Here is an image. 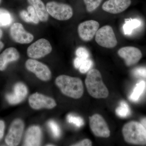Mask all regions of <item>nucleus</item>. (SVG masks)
<instances>
[{"instance_id": "39448f33", "label": "nucleus", "mask_w": 146, "mask_h": 146, "mask_svg": "<svg viewBox=\"0 0 146 146\" xmlns=\"http://www.w3.org/2000/svg\"><path fill=\"white\" fill-rule=\"evenodd\" d=\"M95 40L100 46L107 48H115L117 41L112 27L106 25L98 30L95 35Z\"/></svg>"}, {"instance_id": "9d476101", "label": "nucleus", "mask_w": 146, "mask_h": 146, "mask_svg": "<svg viewBox=\"0 0 146 146\" xmlns=\"http://www.w3.org/2000/svg\"><path fill=\"white\" fill-rule=\"evenodd\" d=\"M100 24L94 20L84 21L79 24L78 32L80 37L84 42L91 41L99 29Z\"/></svg>"}, {"instance_id": "6ab92c4d", "label": "nucleus", "mask_w": 146, "mask_h": 146, "mask_svg": "<svg viewBox=\"0 0 146 146\" xmlns=\"http://www.w3.org/2000/svg\"><path fill=\"white\" fill-rule=\"evenodd\" d=\"M146 88V83L144 80H141L136 84L132 93L129 96V100L133 102L138 101L143 94Z\"/></svg>"}, {"instance_id": "2eb2a0df", "label": "nucleus", "mask_w": 146, "mask_h": 146, "mask_svg": "<svg viewBox=\"0 0 146 146\" xmlns=\"http://www.w3.org/2000/svg\"><path fill=\"white\" fill-rule=\"evenodd\" d=\"M42 137V130L40 127L38 126H32L27 131L24 139V145H40Z\"/></svg>"}, {"instance_id": "f3484780", "label": "nucleus", "mask_w": 146, "mask_h": 146, "mask_svg": "<svg viewBox=\"0 0 146 146\" xmlns=\"http://www.w3.org/2000/svg\"><path fill=\"white\" fill-rule=\"evenodd\" d=\"M20 58V54L16 48L13 47L7 48L0 55V71L5 70L10 62L16 61Z\"/></svg>"}, {"instance_id": "cd10ccee", "label": "nucleus", "mask_w": 146, "mask_h": 146, "mask_svg": "<svg viewBox=\"0 0 146 146\" xmlns=\"http://www.w3.org/2000/svg\"><path fill=\"white\" fill-rule=\"evenodd\" d=\"M27 10L31 18L32 23L35 24H38L39 23V19L34 7L32 6H29Z\"/></svg>"}, {"instance_id": "bb28decb", "label": "nucleus", "mask_w": 146, "mask_h": 146, "mask_svg": "<svg viewBox=\"0 0 146 146\" xmlns=\"http://www.w3.org/2000/svg\"><path fill=\"white\" fill-rule=\"evenodd\" d=\"M77 57L84 59H87L89 57V53L88 50L83 47H79L76 52Z\"/></svg>"}, {"instance_id": "f257e3e1", "label": "nucleus", "mask_w": 146, "mask_h": 146, "mask_svg": "<svg viewBox=\"0 0 146 146\" xmlns=\"http://www.w3.org/2000/svg\"><path fill=\"white\" fill-rule=\"evenodd\" d=\"M55 84L62 94L67 96L77 99L83 95V83L78 78L62 75L56 79Z\"/></svg>"}, {"instance_id": "2f4dec72", "label": "nucleus", "mask_w": 146, "mask_h": 146, "mask_svg": "<svg viewBox=\"0 0 146 146\" xmlns=\"http://www.w3.org/2000/svg\"><path fill=\"white\" fill-rule=\"evenodd\" d=\"M85 60L86 59H82L80 57L76 58L74 60V65L75 68L76 69H79L83 61Z\"/></svg>"}, {"instance_id": "f03ea898", "label": "nucleus", "mask_w": 146, "mask_h": 146, "mask_svg": "<svg viewBox=\"0 0 146 146\" xmlns=\"http://www.w3.org/2000/svg\"><path fill=\"white\" fill-rule=\"evenodd\" d=\"M85 85L88 93L93 98H106L109 91L103 82L101 73L96 69H92L87 74Z\"/></svg>"}, {"instance_id": "9b49d317", "label": "nucleus", "mask_w": 146, "mask_h": 146, "mask_svg": "<svg viewBox=\"0 0 146 146\" xmlns=\"http://www.w3.org/2000/svg\"><path fill=\"white\" fill-rule=\"evenodd\" d=\"M29 102L31 108L36 110L42 108L52 109L56 106L55 101L52 98L38 93L33 94L29 97Z\"/></svg>"}, {"instance_id": "6e6552de", "label": "nucleus", "mask_w": 146, "mask_h": 146, "mask_svg": "<svg viewBox=\"0 0 146 146\" xmlns=\"http://www.w3.org/2000/svg\"><path fill=\"white\" fill-rule=\"evenodd\" d=\"M25 67L28 70L34 74L42 81H48L51 78V72L48 67L37 60L28 59L26 62Z\"/></svg>"}, {"instance_id": "5701e85b", "label": "nucleus", "mask_w": 146, "mask_h": 146, "mask_svg": "<svg viewBox=\"0 0 146 146\" xmlns=\"http://www.w3.org/2000/svg\"><path fill=\"white\" fill-rule=\"evenodd\" d=\"M103 0H83L86 6V11L91 13L96 10L100 5Z\"/></svg>"}, {"instance_id": "423d86ee", "label": "nucleus", "mask_w": 146, "mask_h": 146, "mask_svg": "<svg viewBox=\"0 0 146 146\" xmlns=\"http://www.w3.org/2000/svg\"><path fill=\"white\" fill-rule=\"evenodd\" d=\"M52 51V47L50 42L42 38L33 43L28 48L27 54L31 58L37 59L44 57Z\"/></svg>"}, {"instance_id": "473e14b6", "label": "nucleus", "mask_w": 146, "mask_h": 146, "mask_svg": "<svg viewBox=\"0 0 146 146\" xmlns=\"http://www.w3.org/2000/svg\"><path fill=\"white\" fill-rule=\"evenodd\" d=\"M5 124L3 121L0 120V141L3 138L4 133Z\"/></svg>"}, {"instance_id": "7c9ffc66", "label": "nucleus", "mask_w": 146, "mask_h": 146, "mask_svg": "<svg viewBox=\"0 0 146 146\" xmlns=\"http://www.w3.org/2000/svg\"><path fill=\"white\" fill-rule=\"evenodd\" d=\"M92 145V142L90 140L85 139L78 143L72 145L74 146H89Z\"/></svg>"}, {"instance_id": "4468645a", "label": "nucleus", "mask_w": 146, "mask_h": 146, "mask_svg": "<svg viewBox=\"0 0 146 146\" xmlns=\"http://www.w3.org/2000/svg\"><path fill=\"white\" fill-rule=\"evenodd\" d=\"M131 0H107L102 6L103 10L112 14L122 13L131 4Z\"/></svg>"}, {"instance_id": "c756f323", "label": "nucleus", "mask_w": 146, "mask_h": 146, "mask_svg": "<svg viewBox=\"0 0 146 146\" xmlns=\"http://www.w3.org/2000/svg\"><path fill=\"white\" fill-rule=\"evenodd\" d=\"M20 16L21 18L27 23H31V18L28 12L25 10H23L20 12Z\"/></svg>"}, {"instance_id": "412c9836", "label": "nucleus", "mask_w": 146, "mask_h": 146, "mask_svg": "<svg viewBox=\"0 0 146 146\" xmlns=\"http://www.w3.org/2000/svg\"><path fill=\"white\" fill-rule=\"evenodd\" d=\"M13 20L9 11L3 9H0V27L9 26L12 23Z\"/></svg>"}, {"instance_id": "4c0bfd02", "label": "nucleus", "mask_w": 146, "mask_h": 146, "mask_svg": "<svg viewBox=\"0 0 146 146\" xmlns=\"http://www.w3.org/2000/svg\"><path fill=\"white\" fill-rule=\"evenodd\" d=\"M1 0H0V3L1 2Z\"/></svg>"}, {"instance_id": "f704fd0d", "label": "nucleus", "mask_w": 146, "mask_h": 146, "mask_svg": "<svg viewBox=\"0 0 146 146\" xmlns=\"http://www.w3.org/2000/svg\"><path fill=\"white\" fill-rule=\"evenodd\" d=\"M4 46V44L0 40V52L3 49Z\"/></svg>"}, {"instance_id": "a878e982", "label": "nucleus", "mask_w": 146, "mask_h": 146, "mask_svg": "<svg viewBox=\"0 0 146 146\" xmlns=\"http://www.w3.org/2000/svg\"><path fill=\"white\" fill-rule=\"evenodd\" d=\"M93 63L90 59H86L83 61L81 64L79 69L80 72L82 74H85L88 72L93 65Z\"/></svg>"}, {"instance_id": "c9c22d12", "label": "nucleus", "mask_w": 146, "mask_h": 146, "mask_svg": "<svg viewBox=\"0 0 146 146\" xmlns=\"http://www.w3.org/2000/svg\"><path fill=\"white\" fill-rule=\"evenodd\" d=\"M3 35V32L2 30L0 29V39H1V38L2 37Z\"/></svg>"}, {"instance_id": "dca6fc26", "label": "nucleus", "mask_w": 146, "mask_h": 146, "mask_svg": "<svg viewBox=\"0 0 146 146\" xmlns=\"http://www.w3.org/2000/svg\"><path fill=\"white\" fill-rule=\"evenodd\" d=\"M28 94V89L23 83L18 82L14 87L13 94H7L6 98L11 104H18L23 101Z\"/></svg>"}, {"instance_id": "ddd939ff", "label": "nucleus", "mask_w": 146, "mask_h": 146, "mask_svg": "<svg viewBox=\"0 0 146 146\" xmlns=\"http://www.w3.org/2000/svg\"><path fill=\"white\" fill-rule=\"evenodd\" d=\"M117 53L119 56L125 60L126 65L127 66L136 64L142 57L141 51L134 47H122L119 50Z\"/></svg>"}, {"instance_id": "7ed1b4c3", "label": "nucleus", "mask_w": 146, "mask_h": 146, "mask_svg": "<svg viewBox=\"0 0 146 146\" xmlns=\"http://www.w3.org/2000/svg\"><path fill=\"white\" fill-rule=\"evenodd\" d=\"M122 133L129 143L146 145V129L141 123L134 121L127 123L123 128Z\"/></svg>"}, {"instance_id": "f8f14e48", "label": "nucleus", "mask_w": 146, "mask_h": 146, "mask_svg": "<svg viewBox=\"0 0 146 146\" xmlns=\"http://www.w3.org/2000/svg\"><path fill=\"white\" fill-rule=\"evenodd\" d=\"M10 34L14 42L21 44H28L32 42L34 36L26 31L20 23L13 24L10 29Z\"/></svg>"}, {"instance_id": "e433bc0d", "label": "nucleus", "mask_w": 146, "mask_h": 146, "mask_svg": "<svg viewBox=\"0 0 146 146\" xmlns=\"http://www.w3.org/2000/svg\"><path fill=\"white\" fill-rule=\"evenodd\" d=\"M46 146H54V145H53L52 144H48Z\"/></svg>"}, {"instance_id": "20e7f679", "label": "nucleus", "mask_w": 146, "mask_h": 146, "mask_svg": "<svg viewBox=\"0 0 146 146\" xmlns=\"http://www.w3.org/2000/svg\"><path fill=\"white\" fill-rule=\"evenodd\" d=\"M46 8L49 14L58 21H67L70 19L73 15L72 7L67 4L49 2L47 3Z\"/></svg>"}, {"instance_id": "c85d7f7f", "label": "nucleus", "mask_w": 146, "mask_h": 146, "mask_svg": "<svg viewBox=\"0 0 146 146\" xmlns=\"http://www.w3.org/2000/svg\"><path fill=\"white\" fill-rule=\"evenodd\" d=\"M133 74L137 77L146 78V68L140 67L136 68L133 71Z\"/></svg>"}, {"instance_id": "0eeeda50", "label": "nucleus", "mask_w": 146, "mask_h": 146, "mask_svg": "<svg viewBox=\"0 0 146 146\" xmlns=\"http://www.w3.org/2000/svg\"><path fill=\"white\" fill-rule=\"evenodd\" d=\"M24 128L25 123L21 119H16L12 122L5 139L7 145L16 146L19 145L22 139Z\"/></svg>"}, {"instance_id": "4be33fe9", "label": "nucleus", "mask_w": 146, "mask_h": 146, "mask_svg": "<svg viewBox=\"0 0 146 146\" xmlns=\"http://www.w3.org/2000/svg\"><path fill=\"white\" fill-rule=\"evenodd\" d=\"M117 115L120 117H126L130 114V110L127 104L122 101L120 103V106L116 109Z\"/></svg>"}, {"instance_id": "a211bd4d", "label": "nucleus", "mask_w": 146, "mask_h": 146, "mask_svg": "<svg viewBox=\"0 0 146 146\" xmlns=\"http://www.w3.org/2000/svg\"><path fill=\"white\" fill-rule=\"evenodd\" d=\"M30 4L32 6L36 11L40 21L46 22L49 18V13L44 3L41 0H27Z\"/></svg>"}, {"instance_id": "72a5a7b5", "label": "nucleus", "mask_w": 146, "mask_h": 146, "mask_svg": "<svg viewBox=\"0 0 146 146\" xmlns=\"http://www.w3.org/2000/svg\"><path fill=\"white\" fill-rule=\"evenodd\" d=\"M141 123L143 126L146 129V117L143 118L141 120Z\"/></svg>"}, {"instance_id": "b1692460", "label": "nucleus", "mask_w": 146, "mask_h": 146, "mask_svg": "<svg viewBox=\"0 0 146 146\" xmlns=\"http://www.w3.org/2000/svg\"><path fill=\"white\" fill-rule=\"evenodd\" d=\"M67 120L68 122L76 126L80 127L84 124V121L81 117L74 116L72 114L68 115L67 116Z\"/></svg>"}, {"instance_id": "393cba45", "label": "nucleus", "mask_w": 146, "mask_h": 146, "mask_svg": "<svg viewBox=\"0 0 146 146\" xmlns=\"http://www.w3.org/2000/svg\"><path fill=\"white\" fill-rule=\"evenodd\" d=\"M48 125L54 137L56 138H58L60 136L61 131L58 125L54 121H50L48 123Z\"/></svg>"}, {"instance_id": "aec40b11", "label": "nucleus", "mask_w": 146, "mask_h": 146, "mask_svg": "<svg viewBox=\"0 0 146 146\" xmlns=\"http://www.w3.org/2000/svg\"><path fill=\"white\" fill-rule=\"evenodd\" d=\"M141 25V21L138 19H131L127 20L123 26L124 33L126 35H129L134 29L139 27Z\"/></svg>"}, {"instance_id": "1a4fd4ad", "label": "nucleus", "mask_w": 146, "mask_h": 146, "mask_svg": "<svg viewBox=\"0 0 146 146\" xmlns=\"http://www.w3.org/2000/svg\"><path fill=\"white\" fill-rule=\"evenodd\" d=\"M89 123L91 130L95 136L103 138L109 137L110 131L101 115L95 114L90 117Z\"/></svg>"}]
</instances>
